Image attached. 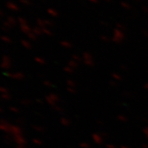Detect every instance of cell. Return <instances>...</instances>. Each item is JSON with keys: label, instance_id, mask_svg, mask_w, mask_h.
<instances>
[{"label": "cell", "instance_id": "cell-1", "mask_svg": "<svg viewBox=\"0 0 148 148\" xmlns=\"http://www.w3.org/2000/svg\"><path fill=\"white\" fill-rule=\"evenodd\" d=\"M8 76H9L11 77H12V78H14V79H21V77H22V75L21 74H7Z\"/></svg>", "mask_w": 148, "mask_h": 148}, {"label": "cell", "instance_id": "cell-2", "mask_svg": "<svg viewBox=\"0 0 148 148\" xmlns=\"http://www.w3.org/2000/svg\"><path fill=\"white\" fill-rule=\"evenodd\" d=\"M1 98L3 99V100H10L11 95L8 93H3L1 95Z\"/></svg>", "mask_w": 148, "mask_h": 148}, {"label": "cell", "instance_id": "cell-3", "mask_svg": "<svg viewBox=\"0 0 148 148\" xmlns=\"http://www.w3.org/2000/svg\"><path fill=\"white\" fill-rule=\"evenodd\" d=\"M0 92L3 94V93H8V90L5 88V87H3V86H0Z\"/></svg>", "mask_w": 148, "mask_h": 148}, {"label": "cell", "instance_id": "cell-4", "mask_svg": "<svg viewBox=\"0 0 148 148\" xmlns=\"http://www.w3.org/2000/svg\"><path fill=\"white\" fill-rule=\"evenodd\" d=\"M9 110H10L12 112H14V113H17V112H18V109H17V108H15V107H10Z\"/></svg>", "mask_w": 148, "mask_h": 148}, {"label": "cell", "instance_id": "cell-5", "mask_svg": "<svg viewBox=\"0 0 148 148\" xmlns=\"http://www.w3.org/2000/svg\"><path fill=\"white\" fill-rule=\"evenodd\" d=\"M21 103H22V104H25V105H27V104H29V101H21Z\"/></svg>", "mask_w": 148, "mask_h": 148}, {"label": "cell", "instance_id": "cell-6", "mask_svg": "<svg viewBox=\"0 0 148 148\" xmlns=\"http://www.w3.org/2000/svg\"><path fill=\"white\" fill-rule=\"evenodd\" d=\"M2 112H3V109H2V108L0 107V113H2Z\"/></svg>", "mask_w": 148, "mask_h": 148}]
</instances>
